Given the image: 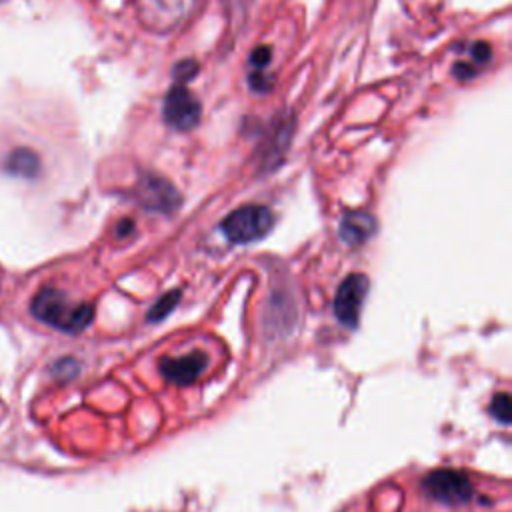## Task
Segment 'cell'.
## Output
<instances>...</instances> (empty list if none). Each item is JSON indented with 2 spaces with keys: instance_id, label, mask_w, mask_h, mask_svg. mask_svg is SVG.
Instances as JSON below:
<instances>
[{
  "instance_id": "obj_1",
  "label": "cell",
  "mask_w": 512,
  "mask_h": 512,
  "mask_svg": "<svg viewBox=\"0 0 512 512\" xmlns=\"http://www.w3.org/2000/svg\"><path fill=\"white\" fill-rule=\"evenodd\" d=\"M30 312L36 320L70 334L82 332L94 320V308L90 304L72 302L66 292L54 286H44L34 294Z\"/></svg>"
},
{
  "instance_id": "obj_2",
  "label": "cell",
  "mask_w": 512,
  "mask_h": 512,
  "mask_svg": "<svg viewBox=\"0 0 512 512\" xmlns=\"http://www.w3.org/2000/svg\"><path fill=\"white\" fill-rule=\"evenodd\" d=\"M274 224V216L266 206L246 204L232 210L222 220V232L230 242L248 244L264 238Z\"/></svg>"
},
{
  "instance_id": "obj_3",
  "label": "cell",
  "mask_w": 512,
  "mask_h": 512,
  "mask_svg": "<svg viewBox=\"0 0 512 512\" xmlns=\"http://www.w3.org/2000/svg\"><path fill=\"white\" fill-rule=\"evenodd\" d=\"M422 488L430 498L448 506H460L472 498L470 478L464 472L452 468L432 470L422 480Z\"/></svg>"
},
{
  "instance_id": "obj_4",
  "label": "cell",
  "mask_w": 512,
  "mask_h": 512,
  "mask_svg": "<svg viewBox=\"0 0 512 512\" xmlns=\"http://www.w3.org/2000/svg\"><path fill=\"white\" fill-rule=\"evenodd\" d=\"M366 294H368V278L360 272L348 274L340 282L334 296V314L344 326L356 328Z\"/></svg>"
},
{
  "instance_id": "obj_5",
  "label": "cell",
  "mask_w": 512,
  "mask_h": 512,
  "mask_svg": "<svg viewBox=\"0 0 512 512\" xmlns=\"http://www.w3.org/2000/svg\"><path fill=\"white\" fill-rule=\"evenodd\" d=\"M162 112H164V120L170 126H174L178 130H190L198 124L202 106L196 100V96L184 84L178 82L168 90V94L164 98Z\"/></svg>"
},
{
  "instance_id": "obj_6",
  "label": "cell",
  "mask_w": 512,
  "mask_h": 512,
  "mask_svg": "<svg viewBox=\"0 0 512 512\" xmlns=\"http://www.w3.org/2000/svg\"><path fill=\"white\" fill-rule=\"evenodd\" d=\"M136 200L148 210L170 214L178 208L180 196L168 180H164L162 176L148 174L136 186Z\"/></svg>"
},
{
  "instance_id": "obj_7",
  "label": "cell",
  "mask_w": 512,
  "mask_h": 512,
  "mask_svg": "<svg viewBox=\"0 0 512 512\" xmlns=\"http://www.w3.org/2000/svg\"><path fill=\"white\" fill-rule=\"evenodd\" d=\"M208 358L204 352L194 350L188 352L184 356H176V358H162L158 368L164 380L176 384V386H186L192 384L206 368Z\"/></svg>"
},
{
  "instance_id": "obj_8",
  "label": "cell",
  "mask_w": 512,
  "mask_h": 512,
  "mask_svg": "<svg viewBox=\"0 0 512 512\" xmlns=\"http://www.w3.org/2000/svg\"><path fill=\"white\" fill-rule=\"evenodd\" d=\"M376 230V220L368 212H348L340 222V238L350 246H360Z\"/></svg>"
},
{
  "instance_id": "obj_9",
  "label": "cell",
  "mask_w": 512,
  "mask_h": 512,
  "mask_svg": "<svg viewBox=\"0 0 512 512\" xmlns=\"http://www.w3.org/2000/svg\"><path fill=\"white\" fill-rule=\"evenodd\" d=\"M6 170L10 174H16V176H24V178H32L38 174L40 170V160L38 156L28 150V148H16L8 160H6Z\"/></svg>"
},
{
  "instance_id": "obj_10",
  "label": "cell",
  "mask_w": 512,
  "mask_h": 512,
  "mask_svg": "<svg viewBox=\"0 0 512 512\" xmlns=\"http://www.w3.org/2000/svg\"><path fill=\"white\" fill-rule=\"evenodd\" d=\"M178 296H180V292H178V290H172V292H168V294L160 296V300L150 308L148 320H150V322H158V320L166 318V316L170 314V310L174 308V304L178 302Z\"/></svg>"
},
{
  "instance_id": "obj_11",
  "label": "cell",
  "mask_w": 512,
  "mask_h": 512,
  "mask_svg": "<svg viewBox=\"0 0 512 512\" xmlns=\"http://www.w3.org/2000/svg\"><path fill=\"white\" fill-rule=\"evenodd\" d=\"M490 414L502 422V424H510V394L508 392H500L492 398L490 402Z\"/></svg>"
},
{
  "instance_id": "obj_12",
  "label": "cell",
  "mask_w": 512,
  "mask_h": 512,
  "mask_svg": "<svg viewBox=\"0 0 512 512\" xmlns=\"http://www.w3.org/2000/svg\"><path fill=\"white\" fill-rule=\"evenodd\" d=\"M198 72V64L194 60H182L176 64L174 68V78L180 84H186L188 80H192V76Z\"/></svg>"
},
{
  "instance_id": "obj_13",
  "label": "cell",
  "mask_w": 512,
  "mask_h": 512,
  "mask_svg": "<svg viewBox=\"0 0 512 512\" xmlns=\"http://www.w3.org/2000/svg\"><path fill=\"white\" fill-rule=\"evenodd\" d=\"M270 56H272L270 46H258V48L252 52V56H250V64H252L256 70H260V68H264V66L268 64Z\"/></svg>"
},
{
  "instance_id": "obj_14",
  "label": "cell",
  "mask_w": 512,
  "mask_h": 512,
  "mask_svg": "<svg viewBox=\"0 0 512 512\" xmlns=\"http://www.w3.org/2000/svg\"><path fill=\"white\" fill-rule=\"evenodd\" d=\"M472 54H474V58H476V64H478V62L484 64V62H488L490 56H492L490 46H488L486 42H476V44L472 46Z\"/></svg>"
}]
</instances>
